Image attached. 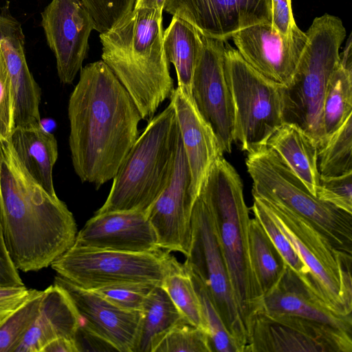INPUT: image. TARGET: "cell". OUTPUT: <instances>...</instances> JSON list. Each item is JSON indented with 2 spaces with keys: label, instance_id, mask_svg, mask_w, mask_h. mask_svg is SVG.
<instances>
[{
  "label": "cell",
  "instance_id": "cell-1",
  "mask_svg": "<svg viewBox=\"0 0 352 352\" xmlns=\"http://www.w3.org/2000/svg\"><path fill=\"white\" fill-rule=\"evenodd\" d=\"M80 72L68 102L69 145L78 177L98 189L116 175L139 136L142 118L102 60Z\"/></svg>",
  "mask_w": 352,
  "mask_h": 352
},
{
  "label": "cell",
  "instance_id": "cell-2",
  "mask_svg": "<svg viewBox=\"0 0 352 352\" xmlns=\"http://www.w3.org/2000/svg\"><path fill=\"white\" fill-rule=\"evenodd\" d=\"M0 225L11 260L24 272L51 265L77 234L72 212L33 180L9 140L0 141Z\"/></svg>",
  "mask_w": 352,
  "mask_h": 352
},
{
  "label": "cell",
  "instance_id": "cell-3",
  "mask_svg": "<svg viewBox=\"0 0 352 352\" xmlns=\"http://www.w3.org/2000/svg\"><path fill=\"white\" fill-rule=\"evenodd\" d=\"M164 30L162 10L133 9L99 36L102 60L129 94L144 120L151 119L175 89Z\"/></svg>",
  "mask_w": 352,
  "mask_h": 352
},
{
  "label": "cell",
  "instance_id": "cell-4",
  "mask_svg": "<svg viewBox=\"0 0 352 352\" xmlns=\"http://www.w3.org/2000/svg\"><path fill=\"white\" fill-rule=\"evenodd\" d=\"M199 195L211 211L234 298L248 333L252 317L261 309L263 294L250 258L251 218L243 183L223 155L210 167Z\"/></svg>",
  "mask_w": 352,
  "mask_h": 352
},
{
  "label": "cell",
  "instance_id": "cell-5",
  "mask_svg": "<svg viewBox=\"0 0 352 352\" xmlns=\"http://www.w3.org/2000/svg\"><path fill=\"white\" fill-rule=\"evenodd\" d=\"M179 134L175 109L170 102L150 119L138 136L113 178L106 201L95 214L146 212L170 177Z\"/></svg>",
  "mask_w": 352,
  "mask_h": 352
},
{
  "label": "cell",
  "instance_id": "cell-6",
  "mask_svg": "<svg viewBox=\"0 0 352 352\" xmlns=\"http://www.w3.org/2000/svg\"><path fill=\"white\" fill-rule=\"evenodd\" d=\"M290 82L282 88L283 122L298 126L316 143L324 144L322 107L327 83L340 65L339 50L346 30L338 16L316 17Z\"/></svg>",
  "mask_w": 352,
  "mask_h": 352
},
{
  "label": "cell",
  "instance_id": "cell-7",
  "mask_svg": "<svg viewBox=\"0 0 352 352\" xmlns=\"http://www.w3.org/2000/svg\"><path fill=\"white\" fill-rule=\"evenodd\" d=\"M245 164L252 180L254 198L286 208L309 222L336 248L352 254V214L311 192L267 145L248 153Z\"/></svg>",
  "mask_w": 352,
  "mask_h": 352
},
{
  "label": "cell",
  "instance_id": "cell-8",
  "mask_svg": "<svg viewBox=\"0 0 352 352\" xmlns=\"http://www.w3.org/2000/svg\"><path fill=\"white\" fill-rule=\"evenodd\" d=\"M254 199L293 245L322 298L338 313L352 314V255L336 248L307 220L280 206Z\"/></svg>",
  "mask_w": 352,
  "mask_h": 352
},
{
  "label": "cell",
  "instance_id": "cell-9",
  "mask_svg": "<svg viewBox=\"0 0 352 352\" xmlns=\"http://www.w3.org/2000/svg\"><path fill=\"white\" fill-rule=\"evenodd\" d=\"M225 66L234 107V142L250 153L266 146L283 123L282 88L226 43Z\"/></svg>",
  "mask_w": 352,
  "mask_h": 352
},
{
  "label": "cell",
  "instance_id": "cell-10",
  "mask_svg": "<svg viewBox=\"0 0 352 352\" xmlns=\"http://www.w3.org/2000/svg\"><path fill=\"white\" fill-rule=\"evenodd\" d=\"M176 260L163 250L136 253L72 245L51 266L74 285L94 290L121 283L161 285Z\"/></svg>",
  "mask_w": 352,
  "mask_h": 352
},
{
  "label": "cell",
  "instance_id": "cell-11",
  "mask_svg": "<svg viewBox=\"0 0 352 352\" xmlns=\"http://www.w3.org/2000/svg\"><path fill=\"white\" fill-rule=\"evenodd\" d=\"M184 263L207 288L239 352H245L248 333L234 298L211 211L199 195L191 217V240Z\"/></svg>",
  "mask_w": 352,
  "mask_h": 352
},
{
  "label": "cell",
  "instance_id": "cell-12",
  "mask_svg": "<svg viewBox=\"0 0 352 352\" xmlns=\"http://www.w3.org/2000/svg\"><path fill=\"white\" fill-rule=\"evenodd\" d=\"M245 352H352V333L309 319L257 311Z\"/></svg>",
  "mask_w": 352,
  "mask_h": 352
},
{
  "label": "cell",
  "instance_id": "cell-13",
  "mask_svg": "<svg viewBox=\"0 0 352 352\" xmlns=\"http://www.w3.org/2000/svg\"><path fill=\"white\" fill-rule=\"evenodd\" d=\"M225 43L202 36L191 84L193 102L212 128L223 153L231 152L234 131V107L226 74Z\"/></svg>",
  "mask_w": 352,
  "mask_h": 352
},
{
  "label": "cell",
  "instance_id": "cell-14",
  "mask_svg": "<svg viewBox=\"0 0 352 352\" xmlns=\"http://www.w3.org/2000/svg\"><path fill=\"white\" fill-rule=\"evenodd\" d=\"M41 25L60 82L72 84L82 67L94 30L91 14L81 0H52L41 12Z\"/></svg>",
  "mask_w": 352,
  "mask_h": 352
},
{
  "label": "cell",
  "instance_id": "cell-15",
  "mask_svg": "<svg viewBox=\"0 0 352 352\" xmlns=\"http://www.w3.org/2000/svg\"><path fill=\"white\" fill-rule=\"evenodd\" d=\"M190 172L179 134L174 167L157 199L146 212L161 250L188 254L191 217L195 200L191 196Z\"/></svg>",
  "mask_w": 352,
  "mask_h": 352
},
{
  "label": "cell",
  "instance_id": "cell-16",
  "mask_svg": "<svg viewBox=\"0 0 352 352\" xmlns=\"http://www.w3.org/2000/svg\"><path fill=\"white\" fill-rule=\"evenodd\" d=\"M164 10L202 36L223 41L242 29L272 22L271 0H166Z\"/></svg>",
  "mask_w": 352,
  "mask_h": 352
},
{
  "label": "cell",
  "instance_id": "cell-17",
  "mask_svg": "<svg viewBox=\"0 0 352 352\" xmlns=\"http://www.w3.org/2000/svg\"><path fill=\"white\" fill-rule=\"evenodd\" d=\"M231 38L252 67L267 79L285 86L296 69L307 35L297 28L291 35L284 36L271 23H261L239 30Z\"/></svg>",
  "mask_w": 352,
  "mask_h": 352
},
{
  "label": "cell",
  "instance_id": "cell-18",
  "mask_svg": "<svg viewBox=\"0 0 352 352\" xmlns=\"http://www.w3.org/2000/svg\"><path fill=\"white\" fill-rule=\"evenodd\" d=\"M54 284L67 294L80 320V327L103 340L116 351L134 352L141 311L120 308L92 290L81 288L58 275Z\"/></svg>",
  "mask_w": 352,
  "mask_h": 352
},
{
  "label": "cell",
  "instance_id": "cell-19",
  "mask_svg": "<svg viewBox=\"0 0 352 352\" xmlns=\"http://www.w3.org/2000/svg\"><path fill=\"white\" fill-rule=\"evenodd\" d=\"M73 245L136 253L161 250L146 212L142 211L95 214L77 233Z\"/></svg>",
  "mask_w": 352,
  "mask_h": 352
},
{
  "label": "cell",
  "instance_id": "cell-20",
  "mask_svg": "<svg viewBox=\"0 0 352 352\" xmlns=\"http://www.w3.org/2000/svg\"><path fill=\"white\" fill-rule=\"evenodd\" d=\"M170 100L175 109L190 172V194L195 201L210 167L223 153L212 128L199 113L192 98L177 87Z\"/></svg>",
  "mask_w": 352,
  "mask_h": 352
},
{
  "label": "cell",
  "instance_id": "cell-21",
  "mask_svg": "<svg viewBox=\"0 0 352 352\" xmlns=\"http://www.w3.org/2000/svg\"><path fill=\"white\" fill-rule=\"evenodd\" d=\"M21 23L12 15L0 16V47L10 76L14 99V128L41 123V90L29 70Z\"/></svg>",
  "mask_w": 352,
  "mask_h": 352
},
{
  "label": "cell",
  "instance_id": "cell-22",
  "mask_svg": "<svg viewBox=\"0 0 352 352\" xmlns=\"http://www.w3.org/2000/svg\"><path fill=\"white\" fill-rule=\"evenodd\" d=\"M259 311L296 316L352 333V314L333 309L287 264L278 282L263 296Z\"/></svg>",
  "mask_w": 352,
  "mask_h": 352
},
{
  "label": "cell",
  "instance_id": "cell-23",
  "mask_svg": "<svg viewBox=\"0 0 352 352\" xmlns=\"http://www.w3.org/2000/svg\"><path fill=\"white\" fill-rule=\"evenodd\" d=\"M80 320L67 294L54 284L43 290L38 313L15 352H41L58 338L75 340Z\"/></svg>",
  "mask_w": 352,
  "mask_h": 352
},
{
  "label": "cell",
  "instance_id": "cell-24",
  "mask_svg": "<svg viewBox=\"0 0 352 352\" xmlns=\"http://www.w3.org/2000/svg\"><path fill=\"white\" fill-rule=\"evenodd\" d=\"M9 141L33 180L52 196H57L52 177L53 168L58 158L54 135L38 123L14 128Z\"/></svg>",
  "mask_w": 352,
  "mask_h": 352
},
{
  "label": "cell",
  "instance_id": "cell-25",
  "mask_svg": "<svg viewBox=\"0 0 352 352\" xmlns=\"http://www.w3.org/2000/svg\"><path fill=\"white\" fill-rule=\"evenodd\" d=\"M294 173L316 195L320 182L318 148L315 141L298 126L283 122L267 142Z\"/></svg>",
  "mask_w": 352,
  "mask_h": 352
},
{
  "label": "cell",
  "instance_id": "cell-26",
  "mask_svg": "<svg viewBox=\"0 0 352 352\" xmlns=\"http://www.w3.org/2000/svg\"><path fill=\"white\" fill-rule=\"evenodd\" d=\"M163 41L166 58L175 68L177 87L192 97V78L202 45L201 34L187 21L173 16L164 30Z\"/></svg>",
  "mask_w": 352,
  "mask_h": 352
},
{
  "label": "cell",
  "instance_id": "cell-27",
  "mask_svg": "<svg viewBox=\"0 0 352 352\" xmlns=\"http://www.w3.org/2000/svg\"><path fill=\"white\" fill-rule=\"evenodd\" d=\"M141 312L134 352H153L167 332L178 324L188 322L160 285L148 294Z\"/></svg>",
  "mask_w": 352,
  "mask_h": 352
},
{
  "label": "cell",
  "instance_id": "cell-28",
  "mask_svg": "<svg viewBox=\"0 0 352 352\" xmlns=\"http://www.w3.org/2000/svg\"><path fill=\"white\" fill-rule=\"evenodd\" d=\"M249 243L252 267L264 296L278 282L287 263L255 217L250 222Z\"/></svg>",
  "mask_w": 352,
  "mask_h": 352
},
{
  "label": "cell",
  "instance_id": "cell-29",
  "mask_svg": "<svg viewBox=\"0 0 352 352\" xmlns=\"http://www.w3.org/2000/svg\"><path fill=\"white\" fill-rule=\"evenodd\" d=\"M351 113L352 72L340 64L329 80L322 102V126L325 142Z\"/></svg>",
  "mask_w": 352,
  "mask_h": 352
},
{
  "label": "cell",
  "instance_id": "cell-30",
  "mask_svg": "<svg viewBox=\"0 0 352 352\" xmlns=\"http://www.w3.org/2000/svg\"><path fill=\"white\" fill-rule=\"evenodd\" d=\"M160 285L186 320L207 332L199 298L185 264L176 260Z\"/></svg>",
  "mask_w": 352,
  "mask_h": 352
},
{
  "label": "cell",
  "instance_id": "cell-31",
  "mask_svg": "<svg viewBox=\"0 0 352 352\" xmlns=\"http://www.w3.org/2000/svg\"><path fill=\"white\" fill-rule=\"evenodd\" d=\"M318 168L324 177L352 172V113L318 149Z\"/></svg>",
  "mask_w": 352,
  "mask_h": 352
},
{
  "label": "cell",
  "instance_id": "cell-32",
  "mask_svg": "<svg viewBox=\"0 0 352 352\" xmlns=\"http://www.w3.org/2000/svg\"><path fill=\"white\" fill-rule=\"evenodd\" d=\"M43 295V291L35 289L0 323V352H15L38 313Z\"/></svg>",
  "mask_w": 352,
  "mask_h": 352
},
{
  "label": "cell",
  "instance_id": "cell-33",
  "mask_svg": "<svg viewBox=\"0 0 352 352\" xmlns=\"http://www.w3.org/2000/svg\"><path fill=\"white\" fill-rule=\"evenodd\" d=\"M252 209L254 217L261 224L287 265L296 272L309 286L317 292L308 267L302 261L288 238L280 230L257 199L254 198Z\"/></svg>",
  "mask_w": 352,
  "mask_h": 352
},
{
  "label": "cell",
  "instance_id": "cell-34",
  "mask_svg": "<svg viewBox=\"0 0 352 352\" xmlns=\"http://www.w3.org/2000/svg\"><path fill=\"white\" fill-rule=\"evenodd\" d=\"M188 270L199 298L204 322L213 351L239 352L236 342L226 329L207 288L194 273Z\"/></svg>",
  "mask_w": 352,
  "mask_h": 352
},
{
  "label": "cell",
  "instance_id": "cell-35",
  "mask_svg": "<svg viewBox=\"0 0 352 352\" xmlns=\"http://www.w3.org/2000/svg\"><path fill=\"white\" fill-rule=\"evenodd\" d=\"M153 352H213V350L208 333L185 322L167 332Z\"/></svg>",
  "mask_w": 352,
  "mask_h": 352
},
{
  "label": "cell",
  "instance_id": "cell-36",
  "mask_svg": "<svg viewBox=\"0 0 352 352\" xmlns=\"http://www.w3.org/2000/svg\"><path fill=\"white\" fill-rule=\"evenodd\" d=\"M155 285L148 283H121L105 285L92 291L120 308L141 311L146 296Z\"/></svg>",
  "mask_w": 352,
  "mask_h": 352
},
{
  "label": "cell",
  "instance_id": "cell-37",
  "mask_svg": "<svg viewBox=\"0 0 352 352\" xmlns=\"http://www.w3.org/2000/svg\"><path fill=\"white\" fill-rule=\"evenodd\" d=\"M316 196L352 214V172L336 177L320 176Z\"/></svg>",
  "mask_w": 352,
  "mask_h": 352
},
{
  "label": "cell",
  "instance_id": "cell-38",
  "mask_svg": "<svg viewBox=\"0 0 352 352\" xmlns=\"http://www.w3.org/2000/svg\"><path fill=\"white\" fill-rule=\"evenodd\" d=\"M13 129V94L10 76L0 47V141L8 140Z\"/></svg>",
  "mask_w": 352,
  "mask_h": 352
},
{
  "label": "cell",
  "instance_id": "cell-39",
  "mask_svg": "<svg viewBox=\"0 0 352 352\" xmlns=\"http://www.w3.org/2000/svg\"><path fill=\"white\" fill-rule=\"evenodd\" d=\"M94 20L111 18L131 10L135 0H81Z\"/></svg>",
  "mask_w": 352,
  "mask_h": 352
},
{
  "label": "cell",
  "instance_id": "cell-40",
  "mask_svg": "<svg viewBox=\"0 0 352 352\" xmlns=\"http://www.w3.org/2000/svg\"><path fill=\"white\" fill-rule=\"evenodd\" d=\"M35 289L25 285L0 287V323L23 304Z\"/></svg>",
  "mask_w": 352,
  "mask_h": 352
},
{
  "label": "cell",
  "instance_id": "cell-41",
  "mask_svg": "<svg viewBox=\"0 0 352 352\" xmlns=\"http://www.w3.org/2000/svg\"><path fill=\"white\" fill-rule=\"evenodd\" d=\"M272 25L281 34L289 36L298 27L293 16L292 0H271Z\"/></svg>",
  "mask_w": 352,
  "mask_h": 352
},
{
  "label": "cell",
  "instance_id": "cell-42",
  "mask_svg": "<svg viewBox=\"0 0 352 352\" xmlns=\"http://www.w3.org/2000/svg\"><path fill=\"white\" fill-rule=\"evenodd\" d=\"M23 283L6 248L0 225V287L21 286Z\"/></svg>",
  "mask_w": 352,
  "mask_h": 352
},
{
  "label": "cell",
  "instance_id": "cell-43",
  "mask_svg": "<svg viewBox=\"0 0 352 352\" xmlns=\"http://www.w3.org/2000/svg\"><path fill=\"white\" fill-rule=\"evenodd\" d=\"M41 352H79L75 340L58 338L48 342Z\"/></svg>",
  "mask_w": 352,
  "mask_h": 352
},
{
  "label": "cell",
  "instance_id": "cell-44",
  "mask_svg": "<svg viewBox=\"0 0 352 352\" xmlns=\"http://www.w3.org/2000/svg\"><path fill=\"white\" fill-rule=\"evenodd\" d=\"M340 64L346 70L352 72V41L349 34L343 51L340 54Z\"/></svg>",
  "mask_w": 352,
  "mask_h": 352
},
{
  "label": "cell",
  "instance_id": "cell-45",
  "mask_svg": "<svg viewBox=\"0 0 352 352\" xmlns=\"http://www.w3.org/2000/svg\"><path fill=\"white\" fill-rule=\"evenodd\" d=\"M166 0H135L133 9H157L164 11Z\"/></svg>",
  "mask_w": 352,
  "mask_h": 352
}]
</instances>
